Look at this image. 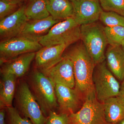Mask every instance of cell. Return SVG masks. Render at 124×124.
Here are the masks:
<instances>
[{
  "label": "cell",
  "instance_id": "obj_1",
  "mask_svg": "<svg viewBox=\"0 0 124 124\" xmlns=\"http://www.w3.org/2000/svg\"><path fill=\"white\" fill-rule=\"evenodd\" d=\"M64 55L73 63L76 88L84 98L95 93L93 75L96 65L82 41L72 46Z\"/></svg>",
  "mask_w": 124,
  "mask_h": 124
},
{
  "label": "cell",
  "instance_id": "obj_2",
  "mask_svg": "<svg viewBox=\"0 0 124 124\" xmlns=\"http://www.w3.org/2000/svg\"><path fill=\"white\" fill-rule=\"evenodd\" d=\"M104 28L97 22L80 26L81 40L95 65L105 61L108 43Z\"/></svg>",
  "mask_w": 124,
  "mask_h": 124
},
{
  "label": "cell",
  "instance_id": "obj_3",
  "mask_svg": "<svg viewBox=\"0 0 124 124\" xmlns=\"http://www.w3.org/2000/svg\"><path fill=\"white\" fill-rule=\"evenodd\" d=\"M80 39V26L72 17L54 25L39 42L43 47L60 45L68 47Z\"/></svg>",
  "mask_w": 124,
  "mask_h": 124
},
{
  "label": "cell",
  "instance_id": "obj_4",
  "mask_svg": "<svg viewBox=\"0 0 124 124\" xmlns=\"http://www.w3.org/2000/svg\"><path fill=\"white\" fill-rule=\"evenodd\" d=\"M116 78L109 70L106 61L95 66L93 75V82L96 98L103 103L106 100L117 97L120 85Z\"/></svg>",
  "mask_w": 124,
  "mask_h": 124
},
{
  "label": "cell",
  "instance_id": "obj_5",
  "mask_svg": "<svg viewBox=\"0 0 124 124\" xmlns=\"http://www.w3.org/2000/svg\"><path fill=\"white\" fill-rule=\"evenodd\" d=\"M34 96L43 114L49 115L51 111L57 106L55 85L41 72H35L32 78Z\"/></svg>",
  "mask_w": 124,
  "mask_h": 124
},
{
  "label": "cell",
  "instance_id": "obj_6",
  "mask_svg": "<svg viewBox=\"0 0 124 124\" xmlns=\"http://www.w3.org/2000/svg\"><path fill=\"white\" fill-rule=\"evenodd\" d=\"M70 124H109L107 122L103 103L95 93L86 96L79 110L69 115Z\"/></svg>",
  "mask_w": 124,
  "mask_h": 124
},
{
  "label": "cell",
  "instance_id": "obj_7",
  "mask_svg": "<svg viewBox=\"0 0 124 124\" xmlns=\"http://www.w3.org/2000/svg\"><path fill=\"white\" fill-rule=\"evenodd\" d=\"M43 46L39 42L16 37L2 40L0 43V62L3 63L24 54L37 52Z\"/></svg>",
  "mask_w": 124,
  "mask_h": 124
},
{
  "label": "cell",
  "instance_id": "obj_8",
  "mask_svg": "<svg viewBox=\"0 0 124 124\" xmlns=\"http://www.w3.org/2000/svg\"><path fill=\"white\" fill-rule=\"evenodd\" d=\"M17 98L20 110L25 117L29 119L32 124H46L47 118L26 83L19 85Z\"/></svg>",
  "mask_w": 124,
  "mask_h": 124
},
{
  "label": "cell",
  "instance_id": "obj_9",
  "mask_svg": "<svg viewBox=\"0 0 124 124\" xmlns=\"http://www.w3.org/2000/svg\"><path fill=\"white\" fill-rule=\"evenodd\" d=\"M73 6L72 17L80 26L97 22L103 11L99 0H70Z\"/></svg>",
  "mask_w": 124,
  "mask_h": 124
},
{
  "label": "cell",
  "instance_id": "obj_10",
  "mask_svg": "<svg viewBox=\"0 0 124 124\" xmlns=\"http://www.w3.org/2000/svg\"><path fill=\"white\" fill-rule=\"evenodd\" d=\"M63 58L53 66L41 71L55 84L63 85L73 88L76 85L73 63L68 57Z\"/></svg>",
  "mask_w": 124,
  "mask_h": 124
},
{
  "label": "cell",
  "instance_id": "obj_11",
  "mask_svg": "<svg viewBox=\"0 0 124 124\" xmlns=\"http://www.w3.org/2000/svg\"><path fill=\"white\" fill-rule=\"evenodd\" d=\"M26 6L19 7L16 12L0 20V37L1 40L16 37L28 21L26 14Z\"/></svg>",
  "mask_w": 124,
  "mask_h": 124
},
{
  "label": "cell",
  "instance_id": "obj_12",
  "mask_svg": "<svg viewBox=\"0 0 124 124\" xmlns=\"http://www.w3.org/2000/svg\"><path fill=\"white\" fill-rule=\"evenodd\" d=\"M59 21L54 19L51 15L41 20H28L17 37L39 42L51 28Z\"/></svg>",
  "mask_w": 124,
  "mask_h": 124
},
{
  "label": "cell",
  "instance_id": "obj_13",
  "mask_svg": "<svg viewBox=\"0 0 124 124\" xmlns=\"http://www.w3.org/2000/svg\"><path fill=\"white\" fill-rule=\"evenodd\" d=\"M55 91L57 102L63 113L75 112L81 103V94L76 89L63 85L55 84Z\"/></svg>",
  "mask_w": 124,
  "mask_h": 124
},
{
  "label": "cell",
  "instance_id": "obj_14",
  "mask_svg": "<svg viewBox=\"0 0 124 124\" xmlns=\"http://www.w3.org/2000/svg\"><path fill=\"white\" fill-rule=\"evenodd\" d=\"M67 47L65 45L42 47L36 53V66L41 71L53 66L63 58L62 55Z\"/></svg>",
  "mask_w": 124,
  "mask_h": 124
},
{
  "label": "cell",
  "instance_id": "obj_15",
  "mask_svg": "<svg viewBox=\"0 0 124 124\" xmlns=\"http://www.w3.org/2000/svg\"><path fill=\"white\" fill-rule=\"evenodd\" d=\"M36 55V52L25 54L5 62L2 65L1 73L13 75L16 77L22 76L28 70Z\"/></svg>",
  "mask_w": 124,
  "mask_h": 124
},
{
  "label": "cell",
  "instance_id": "obj_16",
  "mask_svg": "<svg viewBox=\"0 0 124 124\" xmlns=\"http://www.w3.org/2000/svg\"><path fill=\"white\" fill-rule=\"evenodd\" d=\"M105 61L108 69L117 79H124V50L121 46L109 45L105 53Z\"/></svg>",
  "mask_w": 124,
  "mask_h": 124
},
{
  "label": "cell",
  "instance_id": "obj_17",
  "mask_svg": "<svg viewBox=\"0 0 124 124\" xmlns=\"http://www.w3.org/2000/svg\"><path fill=\"white\" fill-rule=\"evenodd\" d=\"M106 120L109 124H116L124 119V102L117 97L103 103Z\"/></svg>",
  "mask_w": 124,
  "mask_h": 124
},
{
  "label": "cell",
  "instance_id": "obj_18",
  "mask_svg": "<svg viewBox=\"0 0 124 124\" xmlns=\"http://www.w3.org/2000/svg\"><path fill=\"white\" fill-rule=\"evenodd\" d=\"M46 7L55 20L60 21L73 17V6L70 0H46Z\"/></svg>",
  "mask_w": 124,
  "mask_h": 124
},
{
  "label": "cell",
  "instance_id": "obj_19",
  "mask_svg": "<svg viewBox=\"0 0 124 124\" xmlns=\"http://www.w3.org/2000/svg\"><path fill=\"white\" fill-rule=\"evenodd\" d=\"M0 84V107H11L15 89L16 77L13 75H2Z\"/></svg>",
  "mask_w": 124,
  "mask_h": 124
},
{
  "label": "cell",
  "instance_id": "obj_20",
  "mask_svg": "<svg viewBox=\"0 0 124 124\" xmlns=\"http://www.w3.org/2000/svg\"><path fill=\"white\" fill-rule=\"evenodd\" d=\"M25 12L28 20H41L50 15L46 7V0H30Z\"/></svg>",
  "mask_w": 124,
  "mask_h": 124
},
{
  "label": "cell",
  "instance_id": "obj_21",
  "mask_svg": "<svg viewBox=\"0 0 124 124\" xmlns=\"http://www.w3.org/2000/svg\"><path fill=\"white\" fill-rule=\"evenodd\" d=\"M108 44L112 46H120L124 40V27H104Z\"/></svg>",
  "mask_w": 124,
  "mask_h": 124
},
{
  "label": "cell",
  "instance_id": "obj_22",
  "mask_svg": "<svg viewBox=\"0 0 124 124\" xmlns=\"http://www.w3.org/2000/svg\"><path fill=\"white\" fill-rule=\"evenodd\" d=\"M99 19L106 27H124V16L112 11L103 10Z\"/></svg>",
  "mask_w": 124,
  "mask_h": 124
},
{
  "label": "cell",
  "instance_id": "obj_23",
  "mask_svg": "<svg viewBox=\"0 0 124 124\" xmlns=\"http://www.w3.org/2000/svg\"><path fill=\"white\" fill-rule=\"evenodd\" d=\"M103 11H112L124 16V0H99Z\"/></svg>",
  "mask_w": 124,
  "mask_h": 124
},
{
  "label": "cell",
  "instance_id": "obj_24",
  "mask_svg": "<svg viewBox=\"0 0 124 124\" xmlns=\"http://www.w3.org/2000/svg\"><path fill=\"white\" fill-rule=\"evenodd\" d=\"M7 109L10 124H32L28 118L22 117L16 108L11 106Z\"/></svg>",
  "mask_w": 124,
  "mask_h": 124
},
{
  "label": "cell",
  "instance_id": "obj_25",
  "mask_svg": "<svg viewBox=\"0 0 124 124\" xmlns=\"http://www.w3.org/2000/svg\"><path fill=\"white\" fill-rule=\"evenodd\" d=\"M45 124H70L69 116L67 113L57 114L53 111H51Z\"/></svg>",
  "mask_w": 124,
  "mask_h": 124
},
{
  "label": "cell",
  "instance_id": "obj_26",
  "mask_svg": "<svg viewBox=\"0 0 124 124\" xmlns=\"http://www.w3.org/2000/svg\"><path fill=\"white\" fill-rule=\"evenodd\" d=\"M19 4L0 0V20L14 13L19 8Z\"/></svg>",
  "mask_w": 124,
  "mask_h": 124
},
{
  "label": "cell",
  "instance_id": "obj_27",
  "mask_svg": "<svg viewBox=\"0 0 124 124\" xmlns=\"http://www.w3.org/2000/svg\"><path fill=\"white\" fill-rule=\"evenodd\" d=\"M117 97L124 102V79L120 85L119 93Z\"/></svg>",
  "mask_w": 124,
  "mask_h": 124
},
{
  "label": "cell",
  "instance_id": "obj_28",
  "mask_svg": "<svg viewBox=\"0 0 124 124\" xmlns=\"http://www.w3.org/2000/svg\"><path fill=\"white\" fill-rule=\"evenodd\" d=\"M5 115L4 110H1L0 111V124H6L5 121Z\"/></svg>",
  "mask_w": 124,
  "mask_h": 124
},
{
  "label": "cell",
  "instance_id": "obj_29",
  "mask_svg": "<svg viewBox=\"0 0 124 124\" xmlns=\"http://www.w3.org/2000/svg\"><path fill=\"white\" fill-rule=\"evenodd\" d=\"M7 2H10L13 4H20L24 0H2Z\"/></svg>",
  "mask_w": 124,
  "mask_h": 124
},
{
  "label": "cell",
  "instance_id": "obj_30",
  "mask_svg": "<svg viewBox=\"0 0 124 124\" xmlns=\"http://www.w3.org/2000/svg\"><path fill=\"white\" fill-rule=\"evenodd\" d=\"M116 124H124V119L121 121H120L118 122V123Z\"/></svg>",
  "mask_w": 124,
  "mask_h": 124
},
{
  "label": "cell",
  "instance_id": "obj_31",
  "mask_svg": "<svg viewBox=\"0 0 124 124\" xmlns=\"http://www.w3.org/2000/svg\"><path fill=\"white\" fill-rule=\"evenodd\" d=\"M121 46H122V48H123L124 49V40L122 41Z\"/></svg>",
  "mask_w": 124,
  "mask_h": 124
}]
</instances>
